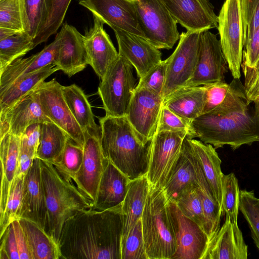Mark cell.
Wrapping results in <instances>:
<instances>
[{
  "mask_svg": "<svg viewBox=\"0 0 259 259\" xmlns=\"http://www.w3.org/2000/svg\"><path fill=\"white\" fill-rule=\"evenodd\" d=\"M33 38L24 32L0 40V72L34 48Z\"/></svg>",
  "mask_w": 259,
  "mask_h": 259,
  "instance_id": "38",
  "label": "cell"
},
{
  "mask_svg": "<svg viewBox=\"0 0 259 259\" xmlns=\"http://www.w3.org/2000/svg\"><path fill=\"white\" fill-rule=\"evenodd\" d=\"M68 134L52 122L40 123V138L36 157L53 164L59 160L69 138Z\"/></svg>",
  "mask_w": 259,
  "mask_h": 259,
  "instance_id": "35",
  "label": "cell"
},
{
  "mask_svg": "<svg viewBox=\"0 0 259 259\" xmlns=\"http://www.w3.org/2000/svg\"><path fill=\"white\" fill-rule=\"evenodd\" d=\"M121 258L148 259L146 252L141 219L128 234L121 238Z\"/></svg>",
  "mask_w": 259,
  "mask_h": 259,
  "instance_id": "43",
  "label": "cell"
},
{
  "mask_svg": "<svg viewBox=\"0 0 259 259\" xmlns=\"http://www.w3.org/2000/svg\"><path fill=\"white\" fill-rule=\"evenodd\" d=\"M104 24L94 16L93 26L83 35L88 64L101 79L119 57Z\"/></svg>",
  "mask_w": 259,
  "mask_h": 259,
  "instance_id": "22",
  "label": "cell"
},
{
  "mask_svg": "<svg viewBox=\"0 0 259 259\" xmlns=\"http://www.w3.org/2000/svg\"><path fill=\"white\" fill-rule=\"evenodd\" d=\"M76 1L114 31H124L145 38L139 25L135 1Z\"/></svg>",
  "mask_w": 259,
  "mask_h": 259,
  "instance_id": "12",
  "label": "cell"
},
{
  "mask_svg": "<svg viewBox=\"0 0 259 259\" xmlns=\"http://www.w3.org/2000/svg\"><path fill=\"white\" fill-rule=\"evenodd\" d=\"M40 138V123H36L29 125L21 137V144L36 157Z\"/></svg>",
  "mask_w": 259,
  "mask_h": 259,
  "instance_id": "53",
  "label": "cell"
},
{
  "mask_svg": "<svg viewBox=\"0 0 259 259\" xmlns=\"http://www.w3.org/2000/svg\"><path fill=\"white\" fill-rule=\"evenodd\" d=\"M178 23L187 31L218 28V16L209 0H160Z\"/></svg>",
  "mask_w": 259,
  "mask_h": 259,
  "instance_id": "17",
  "label": "cell"
},
{
  "mask_svg": "<svg viewBox=\"0 0 259 259\" xmlns=\"http://www.w3.org/2000/svg\"><path fill=\"white\" fill-rule=\"evenodd\" d=\"M17 239L20 259H32L28 244L19 220L12 222Z\"/></svg>",
  "mask_w": 259,
  "mask_h": 259,
  "instance_id": "54",
  "label": "cell"
},
{
  "mask_svg": "<svg viewBox=\"0 0 259 259\" xmlns=\"http://www.w3.org/2000/svg\"><path fill=\"white\" fill-rule=\"evenodd\" d=\"M0 259H20L18 247L12 223L0 236Z\"/></svg>",
  "mask_w": 259,
  "mask_h": 259,
  "instance_id": "51",
  "label": "cell"
},
{
  "mask_svg": "<svg viewBox=\"0 0 259 259\" xmlns=\"http://www.w3.org/2000/svg\"><path fill=\"white\" fill-rule=\"evenodd\" d=\"M203 31L183 32L178 45L168 58V63L162 97L185 87L195 71Z\"/></svg>",
  "mask_w": 259,
  "mask_h": 259,
  "instance_id": "8",
  "label": "cell"
},
{
  "mask_svg": "<svg viewBox=\"0 0 259 259\" xmlns=\"http://www.w3.org/2000/svg\"><path fill=\"white\" fill-rule=\"evenodd\" d=\"M36 156L20 144L18 174L25 175L31 167Z\"/></svg>",
  "mask_w": 259,
  "mask_h": 259,
  "instance_id": "55",
  "label": "cell"
},
{
  "mask_svg": "<svg viewBox=\"0 0 259 259\" xmlns=\"http://www.w3.org/2000/svg\"><path fill=\"white\" fill-rule=\"evenodd\" d=\"M64 99L72 115L84 134H101L95 121L91 104L83 91L75 84L62 86Z\"/></svg>",
  "mask_w": 259,
  "mask_h": 259,
  "instance_id": "33",
  "label": "cell"
},
{
  "mask_svg": "<svg viewBox=\"0 0 259 259\" xmlns=\"http://www.w3.org/2000/svg\"><path fill=\"white\" fill-rule=\"evenodd\" d=\"M148 259H172L177 248L169 201L161 187L150 185L142 217Z\"/></svg>",
  "mask_w": 259,
  "mask_h": 259,
  "instance_id": "5",
  "label": "cell"
},
{
  "mask_svg": "<svg viewBox=\"0 0 259 259\" xmlns=\"http://www.w3.org/2000/svg\"><path fill=\"white\" fill-rule=\"evenodd\" d=\"M119 56L128 60L140 78L161 60V53L144 38L121 30H114Z\"/></svg>",
  "mask_w": 259,
  "mask_h": 259,
  "instance_id": "21",
  "label": "cell"
},
{
  "mask_svg": "<svg viewBox=\"0 0 259 259\" xmlns=\"http://www.w3.org/2000/svg\"><path fill=\"white\" fill-rule=\"evenodd\" d=\"M121 206L80 211L66 221L58 242L61 259H121Z\"/></svg>",
  "mask_w": 259,
  "mask_h": 259,
  "instance_id": "1",
  "label": "cell"
},
{
  "mask_svg": "<svg viewBox=\"0 0 259 259\" xmlns=\"http://www.w3.org/2000/svg\"><path fill=\"white\" fill-rule=\"evenodd\" d=\"M168 63L167 58L154 66L146 75L139 78L136 88L147 89L162 97Z\"/></svg>",
  "mask_w": 259,
  "mask_h": 259,
  "instance_id": "48",
  "label": "cell"
},
{
  "mask_svg": "<svg viewBox=\"0 0 259 259\" xmlns=\"http://www.w3.org/2000/svg\"><path fill=\"white\" fill-rule=\"evenodd\" d=\"M244 74V87L248 104L259 99V60L253 68L241 66Z\"/></svg>",
  "mask_w": 259,
  "mask_h": 259,
  "instance_id": "50",
  "label": "cell"
},
{
  "mask_svg": "<svg viewBox=\"0 0 259 259\" xmlns=\"http://www.w3.org/2000/svg\"><path fill=\"white\" fill-rule=\"evenodd\" d=\"M134 68L128 60L119 56L101 79L98 93L106 115L126 116L137 87Z\"/></svg>",
  "mask_w": 259,
  "mask_h": 259,
  "instance_id": "6",
  "label": "cell"
},
{
  "mask_svg": "<svg viewBox=\"0 0 259 259\" xmlns=\"http://www.w3.org/2000/svg\"><path fill=\"white\" fill-rule=\"evenodd\" d=\"M194 138L216 149L227 145L233 150L259 141V118L254 110L245 113L220 115L202 113L190 124Z\"/></svg>",
  "mask_w": 259,
  "mask_h": 259,
  "instance_id": "4",
  "label": "cell"
},
{
  "mask_svg": "<svg viewBox=\"0 0 259 259\" xmlns=\"http://www.w3.org/2000/svg\"><path fill=\"white\" fill-rule=\"evenodd\" d=\"M24 32L33 39L48 19L52 0H19Z\"/></svg>",
  "mask_w": 259,
  "mask_h": 259,
  "instance_id": "36",
  "label": "cell"
},
{
  "mask_svg": "<svg viewBox=\"0 0 259 259\" xmlns=\"http://www.w3.org/2000/svg\"><path fill=\"white\" fill-rule=\"evenodd\" d=\"M228 69L220 40L209 30H205L202 34L195 71L185 87H197L224 81Z\"/></svg>",
  "mask_w": 259,
  "mask_h": 259,
  "instance_id": "13",
  "label": "cell"
},
{
  "mask_svg": "<svg viewBox=\"0 0 259 259\" xmlns=\"http://www.w3.org/2000/svg\"><path fill=\"white\" fill-rule=\"evenodd\" d=\"M161 131L183 132L190 138H194V134L190 124L163 105L156 132Z\"/></svg>",
  "mask_w": 259,
  "mask_h": 259,
  "instance_id": "49",
  "label": "cell"
},
{
  "mask_svg": "<svg viewBox=\"0 0 259 259\" xmlns=\"http://www.w3.org/2000/svg\"><path fill=\"white\" fill-rule=\"evenodd\" d=\"M131 182L123 173L106 159L96 198L91 209L104 210L121 206Z\"/></svg>",
  "mask_w": 259,
  "mask_h": 259,
  "instance_id": "25",
  "label": "cell"
},
{
  "mask_svg": "<svg viewBox=\"0 0 259 259\" xmlns=\"http://www.w3.org/2000/svg\"><path fill=\"white\" fill-rule=\"evenodd\" d=\"M51 120L44 114L33 91L6 110L0 112V137L11 133L21 137L30 125Z\"/></svg>",
  "mask_w": 259,
  "mask_h": 259,
  "instance_id": "19",
  "label": "cell"
},
{
  "mask_svg": "<svg viewBox=\"0 0 259 259\" xmlns=\"http://www.w3.org/2000/svg\"><path fill=\"white\" fill-rule=\"evenodd\" d=\"M206 86L184 87L163 100V106L190 124L203 113L206 100Z\"/></svg>",
  "mask_w": 259,
  "mask_h": 259,
  "instance_id": "28",
  "label": "cell"
},
{
  "mask_svg": "<svg viewBox=\"0 0 259 259\" xmlns=\"http://www.w3.org/2000/svg\"><path fill=\"white\" fill-rule=\"evenodd\" d=\"M0 141L1 216L4 212L12 183L18 174L21 138L7 133Z\"/></svg>",
  "mask_w": 259,
  "mask_h": 259,
  "instance_id": "29",
  "label": "cell"
},
{
  "mask_svg": "<svg viewBox=\"0 0 259 259\" xmlns=\"http://www.w3.org/2000/svg\"><path fill=\"white\" fill-rule=\"evenodd\" d=\"M163 102L160 95L136 88L126 117L146 142L151 141L156 133Z\"/></svg>",
  "mask_w": 259,
  "mask_h": 259,
  "instance_id": "14",
  "label": "cell"
},
{
  "mask_svg": "<svg viewBox=\"0 0 259 259\" xmlns=\"http://www.w3.org/2000/svg\"><path fill=\"white\" fill-rule=\"evenodd\" d=\"M194 155L215 201L222 207V161L215 149L209 144L189 138Z\"/></svg>",
  "mask_w": 259,
  "mask_h": 259,
  "instance_id": "30",
  "label": "cell"
},
{
  "mask_svg": "<svg viewBox=\"0 0 259 259\" xmlns=\"http://www.w3.org/2000/svg\"><path fill=\"white\" fill-rule=\"evenodd\" d=\"M139 27L158 49L170 50L179 39L177 22L160 0H135Z\"/></svg>",
  "mask_w": 259,
  "mask_h": 259,
  "instance_id": "7",
  "label": "cell"
},
{
  "mask_svg": "<svg viewBox=\"0 0 259 259\" xmlns=\"http://www.w3.org/2000/svg\"><path fill=\"white\" fill-rule=\"evenodd\" d=\"M189 138L185 137L180 154L161 187L168 199L172 202L197 184L199 165Z\"/></svg>",
  "mask_w": 259,
  "mask_h": 259,
  "instance_id": "18",
  "label": "cell"
},
{
  "mask_svg": "<svg viewBox=\"0 0 259 259\" xmlns=\"http://www.w3.org/2000/svg\"><path fill=\"white\" fill-rule=\"evenodd\" d=\"M244 47L241 66L253 68L259 60V27Z\"/></svg>",
  "mask_w": 259,
  "mask_h": 259,
  "instance_id": "52",
  "label": "cell"
},
{
  "mask_svg": "<svg viewBox=\"0 0 259 259\" xmlns=\"http://www.w3.org/2000/svg\"><path fill=\"white\" fill-rule=\"evenodd\" d=\"M83 159V147L69 138L59 161L54 165L72 179L79 170Z\"/></svg>",
  "mask_w": 259,
  "mask_h": 259,
  "instance_id": "45",
  "label": "cell"
},
{
  "mask_svg": "<svg viewBox=\"0 0 259 259\" xmlns=\"http://www.w3.org/2000/svg\"><path fill=\"white\" fill-rule=\"evenodd\" d=\"M169 201L177 242L172 259H203L209 239L203 229L185 217L175 202Z\"/></svg>",
  "mask_w": 259,
  "mask_h": 259,
  "instance_id": "15",
  "label": "cell"
},
{
  "mask_svg": "<svg viewBox=\"0 0 259 259\" xmlns=\"http://www.w3.org/2000/svg\"><path fill=\"white\" fill-rule=\"evenodd\" d=\"M0 27L24 32L19 0H0Z\"/></svg>",
  "mask_w": 259,
  "mask_h": 259,
  "instance_id": "46",
  "label": "cell"
},
{
  "mask_svg": "<svg viewBox=\"0 0 259 259\" xmlns=\"http://www.w3.org/2000/svg\"><path fill=\"white\" fill-rule=\"evenodd\" d=\"M187 136L183 132H156L153 137L147 178L150 185L162 187Z\"/></svg>",
  "mask_w": 259,
  "mask_h": 259,
  "instance_id": "11",
  "label": "cell"
},
{
  "mask_svg": "<svg viewBox=\"0 0 259 259\" xmlns=\"http://www.w3.org/2000/svg\"><path fill=\"white\" fill-rule=\"evenodd\" d=\"M134 1H135V0H134Z\"/></svg>",
  "mask_w": 259,
  "mask_h": 259,
  "instance_id": "58",
  "label": "cell"
},
{
  "mask_svg": "<svg viewBox=\"0 0 259 259\" xmlns=\"http://www.w3.org/2000/svg\"><path fill=\"white\" fill-rule=\"evenodd\" d=\"M48 212V233L58 243L65 223L77 213L92 209L93 202L73 180L53 164L40 160Z\"/></svg>",
  "mask_w": 259,
  "mask_h": 259,
  "instance_id": "3",
  "label": "cell"
},
{
  "mask_svg": "<svg viewBox=\"0 0 259 259\" xmlns=\"http://www.w3.org/2000/svg\"><path fill=\"white\" fill-rule=\"evenodd\" d=\"M60 33V43L53 64L71 77L88 65L83 35L67 23L62 25Z\"/></svg>",
  "mask_w": 259,
  "mask_h": 259,
  "instance_id": "23",
  "label": "cell"
},
{
  "mask_svg": "<svg viewBox=\"0 0 259 259\" xmlns=\"http://www.w3.org/2000/svg\"><path fill=\"white\" fill-rule=\"evenodd\" d=\"M21 32L6 28L0 27V40Z\"/></svg>",
  "mask_w": 259,
  "mask_h": 259,
  "instance_id": "56",
  "label": "cell"
},
{
  "mask_svg": "<svg viewBox=\"0 0 259 259\" xmlns=\"http://www.w3.org/2000/svg\"><path fill=\"white\" fill-rule=\"evenodd\" d=\"M81 166L72 178L77 188L93 203L105 163L100 143L101 134L85 133ZM93 206V205H92Z\"/></svg>",
  "mask_w": 259,
  "mask_h": 259,
  "instance_id": "16",
  "label": "cell"
},
{
  "mask_svg": "<svg viewBox=\"0 0 259 259\" xmlns=\"http://www.w3.org/2000/svg\"><path fill=\"white\" fill-rule=\"evenodd\" d=\"M20 218L34 222L48 232V212L40 159L37 157L24 177Z\"/></svg>",
  "mask_w": 259,
  "mask_h": 259,
  "instance_id": "20",
  "label": "cell"
},
{
  "mask_svg": "<svg viewBox=\"0 0 259 259\" xmlns=\"http://www.w3.org/2000/svg\"><path fill=\"white\" fill-rule=\"evenodd\" d=\"M240 190L238 179L235 175L231 172L223 175L222 178V202L223 213L230 220L237 223L239 211Z\"/></svg>",
  "mask_w": 259,
  "mask_h": 259,
  "instance_id": "40",
  "label": "cell"
},
{
  "mask_svg": "<svg viewBox=\"0 0 259 259\" xmlns=\"http://www.w3.org/2000/svg\"><path fill=\"white\" fill-rule=\"evenodd\" d=\"M196 186L186 190L174 202L183 215L197 223L206 233L205 219Z\"/></svg>",
  "mask_w": 259,
  "mask_h": 259,
  "instance_id": "41",
  "label": "cell"
},
{
  "mask_svg": "<svg viewBox=\"0 0 259 259\" xmlns=\"http://www.w3.org/2000/svg\"><path fill=\"white\" fill-rule=\"evenodd\" d=\"M60 40L59 32L54 41L39 52L24 59L19 58L8 65L0 72V92L20 77L53 64Z\"/></svg>",
  "mask_w": 259,
  "mask_h": 259,
  "instance_id": "26",
  "label": "cell"
},
{
  "mask_svg": "<svg viewBox=\"0 0 259 259\" xmlns=\"http://www.w3.org/2000/svg\"><path fill=\"white\" fill-rule=\"evenodd\" d=\"M244 45L259 27V0H241Z\"/></svg>",
  "mask_w": 259,
  "mask_h": 259,
  "instance_id": "47",
  "label": "cell"
},
{
  "mask_svg": "<svg viewBox=\"0 0 259 259\" xmlns=\"http://www.w3.org/2000/svg\"><path fill=\"white\" fill-rule=\"evenodd\" d=\"M149 187L146 176L131 181L121 206L123 221L121 238L142 219Z\"/></svg>",
  "mask_w": 259,
  "mask_h": 259,
  "instance_id": "31",
  "label": "cell"
},
{
  "mask_svg": "<svg viewBox=\"0 0 259 259\" xmlns=\"http://www.w3.org/2000/svg\"><path fill=\"white\" fill-rule=\"evenodd\" d=\"M71 0H52V5L47 21L41 30L33 39L35 48L47 41L55 34L62 24Z\"/></svg>",
  "mask_w": 259,
  "mask_h": 259,
  "instance_id": "44",
  "label": "cell"
},
{
  "mask_svg": "<svg viewBox=\"0 0 259 259\" xmlns=\"http://www.w3.org/2000/svg\"><path fill=\"white\" fill-rule=\"evenodd\" d=\"M18 220L32 259H61L58 243L47 231L30 220L25 218Z\"/></svg>",
  "mask_w": 259,
  "mask_h": 259,
  "instance_id": "32",
  "label": "cell"
},
{
  "mask_svg": "<svg viewBox=\"0 0 259 259\" xmlns=\"http://www.w3.org/2000/svg\"><path fill=\"white\" fill-rule=\"evenodd\" d=\"M254 103V111L259 118V99Z\"/></svg>",
  "mask_w": 259,
  "mask_h": 259,
  "instance_id": "57",
  "label": "cell"
},
{
  "mask_svg": "<svg viewBox=\"0 0 259 259\" xmlns=\"http://www.w3.org/2000/svg\"><path fill=\"white\" fill-rule=\"evenodd\" d=\"M100 143L104 157L131 181L147 176L151 141L146 142L126 116L99 118Z\"/></svg>",
  "mask_w": 259,
  "mask_h": 259,
  "instance_id": "2",
  "label": "cell"
},
{
  "mask_svg": "<svg viewBox=\"0 0 259 259\" xmlns=\"http://www.w3.org/2000/svg\"><path fill=\"white\" fill-rule=\"evenodd\" d=\"M62 86L54 78L42 82L33 92L44 114L52 122L64 130L72 140L83 147L85 141L84 133L67 105Z\"/></svg>",
  "mask_w": 259,
  "mask_h": 259,
  "instance_id": "10",
  "label": "cell"
},
{
  "mask_svg": "<svg viewBox=\"0 0 259 259\" xmlns=\"http://www.w3.org/2000/svg\"><path fill=\"white\" fill-rule=\"evenodd\" d=\"M206 100L203 113L212 110L228 113L236 111L241 105L244 90L239 80L230 83L218 81L205 85Z\"/></svg>",
  "mask_w": 259,
  "mask_h": 259,
  "instance_id": "27",
  "label": "cell"
},
{
  "mask_svg": "<svg viewBox=\"0 0 259 259\" xmlns=\"http://www.w3.org/2000/svg\"><path fill=\"white\" fill-rule=\"evenodd\" d=\"M58 69L49 65L37 71L23 76L0 92V112H3L29 94Z\"/></svg>",
  "mask_w": 259,
  "mask_h": 259,
  "instance_id": "34",
  "label": "cell"
},
{
  "mask_svg": "<svg viewBox=\"0 0 259 259\" xmlns=\"http://www.w3.org/2000/svg\"><path fill=\"white\" fill-rule=\"evenodd\" d=\"M196 190L201 201L206 222V233L210 240L220 228L222 208L215 200L199 166Z\"/></svg>",
  "mask_w": 259,
  "mask_h": 259,
  "instance_id": "37",
  "label": "cell"
},
{
  "mask_svg": "<svg viewBox=\"0 0 259 259\" xmlns=\"http://www.w3.org/2000/svg\"><path fill=\"white\" fill-rule=\"evenodd\" d=\"M239 210L248 223L251 237L259 250V198L253 191L240 190Z\"/></svg>",
  "mask_w": 259,
  "mask_h": 259,
  "instance_id": "42",
  "label": "cell"
},
{
  "mask_svg": "<svg viewBox=\"0 0 259 259\" xmlns=\"http://www.w3.org/2000/svg\"><path fill=\"white\" fill-rule=\"evenodd\" d=\"M240 1L225 0L218 16L222 49L235 79L241 77L244 47Z\"/></svg>",
  "mask_w": 259,
  "mask_h": 259,
  "instance_id": "9",
  "label": "cell"
},
{
  "mask_svg": "<svg viewBox=\"0 0 259 259\" xmlns=\"http://www.w3.org/2000/svg\"><path fill=\"white\" fill-rule=\"evenodd\" d=\"M248 247L237 223L228 217L210 240L203 259H247Z\"/></svg>",
  "mask_w": 259,
  "mask_h": 259,
  "instance_id": "24",
  "label": "cell"
},
{
  "mask_svg": "<svg viewBox=\"0 0 259 259\" xmlns=\"http://www.w3.org/2000/svg\"><path fill=\"white\" fill-rule=\"evenodd\" d=\"M24 176L17 175L12 183L4 212L0 216V236L10 224L20 218Z\"/></svg>",
  "mask_w": 259,
  "mask_h": 259,
  "instance_id": "39",
  "label": "cell"
}]
</instances>
